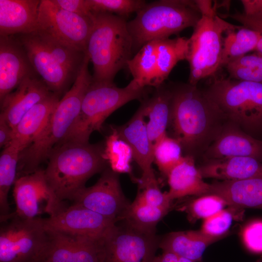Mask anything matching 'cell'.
Here are the masks:
<instances>
[{
    "instance_id": "obj_27",
    "label": "cell",
    "mask_w": 262,
    "mask_h": 262,
    "mask_svg": "<svg viewBox=\"0 0 262 262\" xmlns=\"http://www.w3.org/2000/svg\"><path fill=\"white\" fill-rule=\"evenodd\" d=\"M221 238L207 235L200 229L172 232L160 240L159 247L197 262L201 260L206 248Z\"/></svg>"
},
{
    "instance_id": "obj_39",
    "label": "cell",
    "mask_w": 262,
    "mask_h": 262,
    "mask_svg": "<svg viewBox=\"0 0 262 262\" xmlns=\"http://www.w3.org/2000/svg\"><path fill=\"white\" fill-rule=\"evenodd\" d=\"M233 219L232 212L224 209L204 219L200 230L207 235L222 237L228 231Z\"/></svg>"
},
{
    "instance_id": "obj_4",
    "label": "cell",
    "mask_w": 262,
    "mask_h": 262,
    "mask_svg": "<svg viewBox=\"0 0 262 262\" xmlns=\"http://www.w3.org/2000/svg\"><path fill=\"white\" fill-rule=\"evenodd\" d=\"M85 52L93 66L92 81L113 82L132 57V41L127 21L109 13L94 14V25Z\"/></svg>"
},
{
    "instance_id": "obj_25",
    "label": "cell",
    "mask_w": 262,
    "mask_h": 262,
    "mask_svg": "<svg viewBox=\"0 0 262 262\" xmlns=\"http://www.w3.org/2000/svg\"><path fill=\"white\" fill-rule=\"evenodd\" d=\"M203 178L239 180L262 174V162L248 157L208 160L198 168Z\"/></svg>"
},
{
    "instance_id": "obj_21",
    "label": "cell",
    "mask_w": 262,
    "mask_h": 262,
    "mask_svg": "<svg viewBox=\"0 0 262 262\" xmlns=\"http://www.w3.org/2000/svg\"><path fill=\"white\" fill-rule=\"evenodd\" d=\"M40 0H0V36L36 31Z\"/></svg>"
},
{
    "instance_id": "obj_28",
    "label": "cell",
    "mask_w": 262,
    "mask_h": 262,
    "mask_svg": "<svg viewBox=\"0 0 262 262\" xmlns=\"http://www.w3.org/2000/svg\"><path fill=\"white\" fill-rule=\"evenodd\" d=\"M189 45V38L185 37L158 40L156 71L152 87L155 88L164 83L177 63L187 60Z\"/></svg>"
},
{
    "instance_id": "obj_9",
    "label": "cell",
    "mask_w": 262,
    "mask_h": 262,
    "mask_svg": "<svg viewBox=\"0 0 262 262\" xmlns=\"http://www.w3.org/2000/svg\"><path fill=\"white\" fill-rule=\"evenodd\" d=\"M0 222V262H45L50 238L44 218L24 219L11 213Z\"/></svg>"
},
{
    "instance_id": "obj_15",
    "label": "cell",
    "mask_w": 262,
    "mask_h": 262,
    "mask_svg": "<svg viewBox=\"0 0 262 262\" xmlns=\"http://www.w3.org/2000/svg\"><path fill=\"white\" fill-rule=\"evenodd\" d=\"M14 36L23 47L36 73L51 92L59 95L71 80H75L77 76L55 60L35 32Z\"/></svg>"
},
{
    "instance_id": "obj_19",
    "label": "cell",
    "mask_w": 262,
    "mask_h": 262,
    "mask_svg": "<svg viewBox=\"0 0 262 262\" xmlns=\"http://www.w3.org/2000/svg\"><path fill=\"white\" fill-rule=\"evenodd\" d=\"M51 93L41 78L29 76L0 101V117L14 129L27 112Z\"/></svg>"
},
{
    "instance_id": "obj_37",
    "label": "cell",
    "mask_w": 262,
    "mask_h": 262,
    "mask_svg": "<svg viewBox=\"0 0 262 262\" xmlns=\"http://www.w3.org/2000/svg\"><path fill=\"white\" fill-rule=\"evenodd\" d=\"M227 205L220 197L212 194L202 196L190 201L184 209L187 212L190 222L199 219H206L224 209Z\"/></svg>"
},
{
    "instance_id": "obj_31",
    "label": "cell",
    "mask_w": 262,
    "mask_h": 262,
    "mask_svg": "<svg viewBox=\"0 0 262 262\" xmlns=\"http://www.w3.org/2000/svg\"><path fill=\"white\" fill-rule=\"evenodd\" d=\"M158 40L144 45L127 64L132 80L141 87L152 86L156 71V52Z\"/></svg>"
},
{
    "instance_id": "obj_24",
    "label": "cell",
    "mask_w": 262,
    "mask_h": 262,
    "mask_svg": "<svg viewBox=\"0 0 262 262\" xmlns=\"http://www.w3.org/2000/svg\"><path fill=\"white\" fill-rule=\"evenodd\" d=\"M169 190L166 193L171 201L188 196L208 195L210 184L205 182L194 157L186 155L167 176Z\"/></svg>"
},
{
    "instance_id": "obj_20",
    "label": "cell",
    "mask_w": 262,
    "mask_h": 262,
    "mask_svg": "<svg viewBox=\"0 0 262 262\" xmlns=\"http://www.w3.org/2000/svg\"><path fill=\"white\" fill-rule=\"evenodd\" d=\"M144 100L134 115L124 125L114 127L119 136L131 147L133 159L142 171L147 173L153 170L154 150L147 127Z\"/></svg>"
},
{
    "instance_id": "obj_33",
    "label": "cell",
    "mask_w": 262,
    "mask_h": 262,
    "mask_svg": "<svg viewBox=\"0 0 262 262\" xmlns=\"http://www.w3.org/2000/svg\"><path fill=\"white\" fill-rule=\"evenodd\" d=\"M107 137L103 149V156L110 168L117 173L131 172V163L133 159L132 150L118 135L114 127Z\"/></svg>"
},
{
    "instance_id": "obj_44",
    "label": "cell",
    "mask_w": 262,
    "mask_h": 262,
    "mask_svg": "<svg viewBox=\"0 0 262 262\" xmlns=\"http://www.w3.org/2000/svg\"><path fill=\"white\" fill-rule=\"evenodd\" d=\"M244 13L247 16L262 14V0H242Z\"/></svg>"
},
{
    "instance_id": "obj_43",
    "label": "cell",
    "mask_w": 262,
    "mask_h": 262,
    "mask_svg": "<svg viewBox=\"0 0 262 262\" xmlns=\"http://www.w3.org/2000/svg\"><path fill=\"white\" fill-rule=\"evenodd\" d=\"M13 137V129L2 117H0V146L6 147L9 146Z\"/></svg>"
},
{
    "instance_id": "obj_30",
    "label": "cell",
    "mask_w": 262,
    "mask_h": 262,
    "mask_svg": "<svg viewBox=\"0 0 262 262\" xmlns=\"http://www.w3.org/2000/svg\"><path fill=\"white\" fill-rule=\"evenodd\" d=\"M171 208L151 205L135 198L121 221L141 232L155 234L156 225Z\"/></svg>"
},
{
    "instance_id": "obj_13",
    "label": "cell",
    "mask_w": 262,
    "mask_h": 262,
    "mask_svg": "<svg viewBox=\"0 0 262 262\" xmlns=\"http://www.w3.org/2000/svg\"><path fill=\"white\" fill-rule=\"evenodd\" d=\"M13 196L16 209L14 215L24 219L39 217L45 213L52 216L66 206L59 202L50 189L44 170L38 169L17 178L14 183Z\"/></svg>"
},
{
    "instance_id": "obj_32",
    "label": "cell",
    "mask_w": 262,
    "mask_h": 262,
    "mask_svg": "<svg viewBox=\"0 0 262 262\" xmlns=\"http://www.w3.org/2000/svg\"><path fill=\"white\" fill-rule=\"evenodd\" d=\"M20 151L10 145L4 148L0 156V219L8 216L10 207L8 195L17 179L16 172Z\"/></svg>"
},
{
    "instance_id": "obj_40",
    "label": "cell",
    "mask_w": 262,
    "mask_h": 262,
    "mask_svg": "<svg viewBox=\"0 0 262 262\" xmlns=\"http://www.w3.org/2000/svg\"><path fill=\"white\" fill-rule=\"evenodd\" d=\"M242 237L248 250L262 253V220H255L247 224L242 230Z\"/></svg>"
},
{
    "instance_id": "obj_10",
    "label": "cell",
    "mask_w": 262,
    "mask_h": 262,
    "mask_svg": "<svg viewBox=\"0 0 262 262\" xmlns=\"http://www.w3.org/2000/svg\"><path fill=\"white\" fill-rule=\"evenodd\" d=\"M94 19V15L81 16L60 8L52 0H41L35 32L85 52Z\"/></svg>"
},
{
    "instance_id": "obj_34",
    "label": "cell",
    "mask_w": 262,
    "mask_h": 262,
    "mask_svg": "<svg viewBox=\"0 0 262 262\" xmlns=\"http://www.w3.org/2000/svg\"><path fill=\"white\" fill-rule=\"evenodd\" d=\"M225 67L231 79L262 83V55L257 52L245 55Z\"/></svg>"
},
{
    "instance_id": "obj_5",
    "label": "cell",
    "mask_w": 262,
    "mask_h": 262,
    "mask_svg": "<svg viewBox=\"0 0 262 262\" xmlns=\"http://www.w3.org/2000/svg\"><path fill=\"white\" fill-rule=\"evenodd\" d=\"M201 14L189 38L187 61L190 68L188 83L196 86L201 80L213 76L221 68L224 33L236 25L224 20L212 0H196Z\"/></svg>"
},
{
    "instance_id": "obj_45",
    "label": "cell",
    "mask_w": 262,
    "mask_h": 262,
    "mask_svg": "<svg viewBox=\"0 0 262 262\" xmlns=\"http://www.w3.org/2000/svg\"><path fill=\"white\" fill-rule=\"evenodd\" d=\"M153 262H193L187 259L180 257L169 251H163L159 256H156Z\"/></svg>"
},
{
    "instance_id": "obj_29",
    "label": "cell",
    "mask_w": 262,
    "mask_h": 262,
    "mask_svg": "<svg viewBox=\"0 0 262 262\" xmlns=\"http://www.w3.org/2000/svg\"><path fill=\"white\" fill-rule=\"evenodd\" d=\"M223 38L221 67L235 60L256 50L260 34L257 32L243 26L235 27L226 32Z\"/></svg>"
},
{
    "instance_id": "obj_8",
    "label": "cell",
    "mask_w": 262,
    "mask_h": 262,
    "mask_svg": "<svg viewBox=\"0 0 262 262\" xmlns=\"http://www.w3.org/2000/svg\"><path fill=\"white\" fill-rule=\"evenodd\" d=\"M203 92L226 118L261 140L262 83L216 79Z\"/></svg>"
},
{
    "instance_id": "obj_7",
    "label": "cell",
    "mask_w": 262,
    "mask_h": 262,
    "mask_svg": "<svg viewBox=\"0 0 262 262\" xmlns=\"http://www.w3.org/2000/svg\"><path fill=\"white\" fill-rule=\"evenodd\" d=\"M148 87H141L133 80L124 87H118L113 82L92 81L83 97L77 119L61 143H89L91 133L100 131L106 119L114 111L131 100L142 101L146 98Z\"/></svg>"
},
{
    "instance_id": "obj_18",
    "label": "cell",
    "mask_w": 262,
    "mask_h": 262,
    "mask_svg": "<svg viewBox=\"0 0 262 262\" xmlns=\"http://www.w3.org/2000/svg\"><path fill=\"white\" fill-rule=\"evenodd\" d=\"M224 124L205 151L208 160L248 157L262 162V140L248 134L231 122Z\"/></svg>"
},
{
    "instance_id": "obj_6",
    "label": "cell",
    "mask_w": 262,
    "mask_h": 262,
    "mask_svg": "<svg viewBox=\"0 0 262 262\" xmlns=\"http://www.w3.org/2000/svg\"><path fill=\"white\" fill-rule=\"evenodd\" d=\"M201 14L195 0H161L147 3L127 22L133 52L146 43L168 38L182 30L194 27Z\"/></svg>"
},
{
    "instance_id": "obj_42",
    "label": "cell",
    "mask_w": 262,
    "mask_h": 262,
    "mask_svg": "<svg viewBox=\"0 0 262 262\" xmlns=\"http://www.w3.org/2000/svg\"><path fill=\"white\" fill-rule=\"evenodd\" d=\"M60 8L81 16L93 17L86 0H52Z\"/></svg>"
},
{
    "instance_id": "obj_16",
    "label": "cell",
    "mask_w": 262,
    "mask_h": 262,
    "mask_svg": "<svg viewBox=\"0 0 262 262\" xmlns=\"http://www.w3.org/2000/svg\"><path fill=\"white\" fill-rule=\"evenodd\" d=\"M48 231L50 248L45 262H103V236L96 238Z\"/></svg>"
},
{
    "instance_id": "obj_35",
    "label": "cell",
    "mask_w": 262,
    "mask_h": 262,
    "mask_svg": "<svg viewBox=\"0 0 262 262\" xmlns=\"http://www.w3.org/2000/svg\"><path fill=\"white\" fill-rule=\"evenodd\" d=\"M182 150L178 141L167 134L156 144L154 148V162L162 174L167 177L181 161L184 157Z\"/></svg>"
},
{
    "instance_id": "obj_17",
    "label": "cell",
    "mask_w": 262,
    "mask_h": 262,
    "mask_svg": "<svg viewBox=\"0 0 262 262\" xmlns=\"http://www.w3.org/2000/svg\"><path fill=\"white\" fill-rule=\"evenodd\" d=\"M37 75L15 36H0V101L26 78Z\"/></svg>"
},
{
    "instance_id": "obj_14",
    "label": "cell",
    "mask_w": 262,
    "mask_h": 262,
    "mask_svg": "<svg viewBox=\"0 0 262 262\" xmlns=\"http://www.w3.org/2000/svg\"><path fill=\"white\" fill-rule=\"evenodd\" d=\"M47 229L70 235L101 238L116 223L82 206L72 204L44 218Z\"/></svg>"
},
{
    "instance_id": "obj_46",
    "label": "cell",
    "mask_w": 262,
    "mask_h": 262,
    "mask_svg": "<svg viewBox=\"0 0 262 262\" xmlns=\"http://www.w3.org/2000/svg\"><path fill=\"white\" fill-rule=\"evenodd\" d=\"M256 262H262V256L258 259Z\"/></svg>"
},
{
    "instance_id": "obj_38",
    "label": "cell",
    "mask_w": 262,
    "mask_h": 262,
    "mask_svg": "<svg viewBox=\"0 0 262 262\" xmlns=\"http://www.w3.org/2000/svg\"><path fill=\"white\" fill-rule=\"evenodd\" d=\"M93 14L109 13L122 16L137 12L147 3L143 0H86Z\"/></svg>"
},
{
    "instance_id": "obj_3",
    "label": "cell",
    "mask_w": 262,
    "mask_h": 262,
    "mask_svg": "<svg viewBox=\"0 0 262 262\" xmlns=\"http://www.w3.org/2000/svg\"><path fill=\"white\" fill-rule=\"evenodd\" d=\"M89 62L85 53L72 87L59 100L33 143L20 153L17 170L22 173L21 176L37 170L39 165L48 158L73 126L80 113L84 95L92 82L88 69Z\"/></svg>"
},
{
    "instance_id": "obj_23",
    "label": "cell",
    "mask_w": 262,
    "mask_h": 262,
    "mask_svg": "<svg viewBox=\"0 0 262 262\" xmlns=\"http://www.w3.org/2000/svg\"><path fill=\"white\" fill-rule=\"evenodd\" d=\"M58 95L52 92L24 115L13 129L10 145L21 152L33 143L59 101Z\"/></svg>"
},
{
    "instance_id": "obj_26",
    "label": "cell",
    "mask_w": 262,
    "mask_h": 262,
    "mask_svg": "<svg viewBox=\"0 0 262 262\" xmlns=\"http://www.w3.org/2000/svg\"><path fill=\"white\" fill-rule=\"evenodd\" d=\"M155 88L153 95L144 100L146 117L148 119L147 130L153 150L156 144L167 135L172 99L171 88L163 83Z\"/></svg>"
},
{
    "instance_id": "obj_41",
    "label": "cell",
    "mask_w": 262,
    "mask_h": 262,
    "mask_svg": "<svg viewBox=\"0 0 262 262\" xmlns=\"http://www.w3.org/2000/svg\"><path fill=\"white\" fill-rule=\"evenodd\" d=\"M221 17H229L240 23L243 26L253 30L260 34V39L256 49L262 55V14L247 16L243 13L220 15Z\"/></svg>"
},
{
    "instance_id": "obj_2",
    "label": "cell",
    "mask_w": 262,
    "mask_h": 262,
    "mask_svg": "<svg viewBox=\"0 0 262 262\" xmlns=\"http://www.w3.org/2000/svg\"><path fill=\"white\" fill-rule=\"evenodd\" d=\"M104 147L98 145L64 142L50 152L45 175L57 201H73L87 180L106 169Z\"/></svg>"
},
{
    "instance_id": "obj_36",
    "label": "cell",
    "mask_w": 262,
    "mask_h": 262,
    "mask_svg": "<svg viewBox=\"0 0 262 262\" xmlns=\"http://www.w3.org/2000/svg\"><path fill=\"white\" fill-rule=\"evenodd\" d=\"M139 190L135 198L148 204L171 207V201L166 193L160 190L153 170L142 174L139 181Z\"/></svg>"
},
{
    "instance_id": "obj_11",
    "label": "cell",
    "mask_w": 262,
    "mask_h": 262,
    "mask_svg": "<svg viewBox=\"0 0 262 262\" xmlns=\"http://www.w3.org/2000/svg\"><path fill=\"white\" fill-rule=\"evenodd\" d=\"M102 242L103 262H153L160 239L155 233L141 232L123 222L113 226Z\"/></svg>"
},
{
    "instance_id": "obj_12",
    "label": "cell",
    "mask_w": 262,
    "mask_h": 262,
    "mask_svg": "<svg viewBox=\"0 0 262 262\" xmlns=\"http://www.w3.org/2000/svg\"><path fill=\"white\" fill-rule=\"evenodd\" d=\"M131 203L122 190L118 174L105 169L97 182L84 187L73 200L80 205L98 213L117 223L121 221Z\"/></svg>"
},
{
    "instance_id": "obj_22",
    "label": "cell",
    "mask_w": 262,
    "mask_h": 262,
    "mask_svg": "<svg viewBox=\"0 0 262 262\" xmlns=\"http://www.w3.org/2000/svg\"><path fill=\"white\" fill-rule=\"evenodd\" d=\"M209 194L220 197L235 209H262V174L245 180L214 182L210 184Z\"/></svg>"
},
{
    "instance_id": "obj_1",
    "label": "cell",
    "mask_w": 262,
    "mask_h": 262,
    "mask_svg": "<svg viewBox=\"0 0 262 262\" xmlns=\"http://www.w3.org/2000/svg\"><path fill=\"white\" fill-rule=\"evenodd\" d=\"M172 99L169 126L173 138L187 155L205 151L215 139L226 118L196 86L182 83L171 88Z\"/></svg>"
}]
</instances>
